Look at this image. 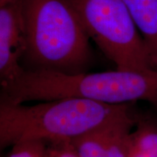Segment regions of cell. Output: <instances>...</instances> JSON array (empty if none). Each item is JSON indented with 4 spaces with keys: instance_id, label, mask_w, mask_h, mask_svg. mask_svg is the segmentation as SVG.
I'll return each mask as SVG.
<instances>
[{
    "instance_id": "6da1fadb",
    "label": "cell",
    "mask_w": 157,
    "mask_h": 157,
    "mask_svg": "<svg viewBox=\"0 0 157 157\" xmlns=\"http://www.w3.org/2000/svg\"><path fill=\"white\" fill-rule=\"evenodd\" d=\"M0 95V101L13 104L78 98L112 105L145 101L157 108V70L67 75L24 69L1 84Z\"/></svg>"
},
{
    "instance_id": "7a4b0ae2",
    "label": "cell",
    "mask_w": 157,
    "mask_h": 157,
    "mask_svg": "<svg viewBox=\"0 0 157 157\" xmlns=\"http://www.w3.org/2000/svg\"><path fill=\"white\" fill-rule=\"evenodd\" d=\"M26 71L87 73L94 60L90 37L70 0H23Z\"/></svg>"
},
{
    "instance_id": "3957f363",
    "label": "cell",
    "mask_w": 157,
    "mask_h": 157,
    "mask_svg": "<svg viewBox=\"0 0 157 157\" xmlns=\"http://www.w3.org/2000/svg\"><path fill=\"white\" fill-rule=\"evenodd\" d=\"M78 98L41 101L32 105L0 101V147L29 140H72L128 110Z\"/></svg>"
},
{
    "instance_id": "277c9868",
    "label": "cell",
    "mask_w": 157,
    "mask_h": 157,
    "mask_svg": "<svg viewBox=\"0 0 157 157\" xmlns=\"http://www.w3.org/2000/svg\"><path fill=\"white\" fill-rule=\"evenodd\" d=\"M90 39L117 70H157L123 0H70Z\"/></svg>"
},
{
    "instance_id": "5b68a950",
    "label": "cell",
    "mask_w": 157,
    "mask_h": 157,
    "mask_svg": "<svg viewBox=\"0 0 157 157\" xmlns=\"http://www.w3.org/2000/svg\"><path fill=\"white\" fill-rule=\"evenodd\" d=\"M138 112L128 110L71 140L79 157H128L129 141Z\"/></svg>"
},
{
    "instance_id": "8992f818",
    "label": "cell",
    "mask_w": 157,
    "mask_h": 157,
    "mask_svg": "<svg viewBox=\"0 0 157 157\" xmlns=\"http://www.w3.org/2000/svg\"><path fill=\"white\" fill-rule=\"evenodd\" d=\"M26 50L23 0L0 7V84L11 81L24 68Z\"/></svg>"
},
{
    "instance_id": "52a82bcc",
    "label": "cell",
    "mask_w": 157,
    "mask_h": 157,
    "mask_svg": "<svg viewBox=\"0 0 157 157\" xmlns=\"http://www.w3.org/2000/svg\"><path fill=\"white\" fill-rule=\"evenodd\" d=\"M147 48L157 62V0H123Z\"/></svg>"
},
{
    "instance_id": "ba28073f",
    "label": "cell",
    "mask_w": 157,
    "mask_h": 157,
    "mask_svg": "<svg viewBox=\"0 0 157 157\" xmlns=\"http://www.w3.org/2000/svg\"><path fill=\"white\" fill-rule=\"evenodd\" d=\"M128 157H157V117L139 113L129 141Z\"/></svg>"
},
{
    "instance_id": "9c48e42d",
    "label": "cell",
    "mask_w": 157,
    "mask_h": 157,
    "mask_svg": "<svg viewBox=\"0 0 157 157\" xmlns=\"http://www.w3.org/2000/svg\"><path fill=\"white\" fill-rule=\"evenodd\" d=\"M7 157H47V142L41 140H29L12 146Z\"/></svg>"
},
{
    "instance_id": "30bf717a",
    "label": "cell",
    "mask_w": 157,
    "mask_h": 157,
    "mask_svg": "<svg viewBox=\"0 0 157 157\" xmlns=\"http://www.w3.org/2000/svg\"><path fill=\"white\" fill-rule=\"evenodd\" d=\"M47 157H79L71 140L47 142Z\"/></svg>"
},
{
    "instance_id": "8fae6325",
    "label": "cell",
    "mask_w": 157,
    "mask_h": 157,
    "mask_svg": "<svg viewBox=\"0 0 157 157\" xmlns=\"http://www.w3.org/2000/svg\"><path fill=\"white\" fill-rule=\"evenodd\" d=\"M17 1H20V0H0V7H3L8 4L16 2Z\"/></svg>"
}]
</instances>
